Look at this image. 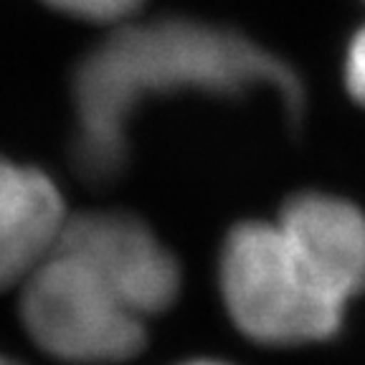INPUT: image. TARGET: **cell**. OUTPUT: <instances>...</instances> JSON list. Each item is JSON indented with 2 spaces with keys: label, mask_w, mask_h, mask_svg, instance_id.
I'll return each instance as SVG.
<instances>
[{
  "label": "cell",
  "mask_w": 365,
  "mask_h": 365,
  "mask_svg": "<svg viewBox=\"0 0 365 365\" xmlns=\"http://www.w3.org/2000/svg\"><path fill=\"white\" fill-rule=\"evenodd\" d=\"M254 89L274 91L287 112H302L304 91L294 68L236 31L188 18L120 23L76 66V170L91 185L122 175L127 127L148 97L175 91L241 97Z\"/></svg>",
  "instance_id": "6da1fadb"
},
{
  "label": "cell",
  "mask_w": 365,
  "mask_h": 365,
  "mask_svg": "<svg viewBox=\"0 0 365 365\" xmlns=\"http://www.w3.org/2000/svg\"><path fill=\"white\" fill-rule=\"evenodd\" d=\"M218 287L228 317L259 345L292 348L330 340L345 319V304L309 277L274 223L244 221L228 231Z\"/></svg>",
  "instance_id": "7a4b0ae2"
},
{
  "label": "cell",
  "mask_w": 365,
  "mask_h": 365,
  "mask_svg": "<svg viewBox=\"0 0 365 365\" xmlns=\"http://www.w3.org/2000/svg\"><path fill=\"white\" fill-rule=\"evenodd\" d=\"M21 317L41 350L68 363H120L145 348V319L58 244L23 279Z\"/></svg>",
  "instance_id": "3957f363"
},
{
  "label": "cell",
  "mask_w": 365,
  "mask_h": 365,
  "mask_svg": "<svg viewBox=\"0 0 365 365\" xmlns=\"http://www.w3.org/2000/svg\"><path fill=\"white\" fill-rule=\"evenodd\" d=\"M56 244L84 259L143 319L168 309L180 294V267L150 226L130 213L68 216Z\"/></svg>",
  "instance_id": "277c9868"
},
{
  "label": "cell",
  "mask_w": 365,
  "mask_h": 365,
  "mask_svg": "<svg viewBox=\"0 0 365 365\" xmlns=\"http://www.w3.org/2000/svg\"><path fill=\"white\" fill-rule=\"evenodd\" d=\"M277 226L307 274L337 302L365 289V213L340 195H292Z\"/></svg>",
  "instance_id": "5b68a950"
},
{
  "label": "cell",
  "mask_w": 365,
  "mask_h": 365,
  "mask_svg": "<svg viewBox=\"0 0 365 365\" xmlns=\"http://www.w3.org/2000/svg\"><path fill=\"white\" fill-rule=\"evenodd\" d=\"M66 218L51 178L0 160V289L23 284L53 249Z\"/></svg>",
  "instance_id": "8992f818"
},
{
  "label": "cell",
  "mask_w": 365,
  "mask_h": 365,
  "mask_svg": "<svg viewBox=\"0 0 365 365\" xmlns=\"http://www.w3.org/2000/svg\"><path fill=\"white\" fill-rule=\"evenodd\" d=\"M66 16L94 23H125L143 0H43Z\"/></svg>",
  "instance_id": "52a82bcc"
},
{
  "label": "cell",
  "mask_w": 365,
  "mask_h": 365,
  "mask_svg": "<svg viewBox=\"0 0 365 365\" xmlns=\"http://www.w3.org/2000/svg\"><path fill=\"white\" fill-rule=\"evenodd\" d=\"M345 86L350 97L365 104V26L350 38L345 51Z\"/></svg>",
  "instance_id": "ba28073f"
},
{
  "label": "cell",
  "mask_w": 365,
  "mask_h": 365,
  "mask_svg": "<svg viewBox=\"0 0 365 365\" xmlns=\"http://www.w3.org/2000/svg\"><path fill=\"white\" fill-rule=\"evenodd\" d=\"M180 365H228L221 360H190V363H180Z\"/></svg>",
  "instance_id": "9c48e42d"
},
{
  "label": "cell",
  "mask_w": 365,
  "mask_h": 365,
  "mask_svg": "<svg viewBox=\"0 0 365 365\" xmlns=\"http://www.w3.org/2000/svg\"><path fill=\"white\" fill-rule=\"evenodd\" d=\"M0 365H18V363H13V360H8V358H3V355H0Z\"/></svg>",
  "instance_id": "30bf717a"
}]
</instances>
